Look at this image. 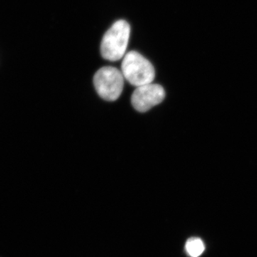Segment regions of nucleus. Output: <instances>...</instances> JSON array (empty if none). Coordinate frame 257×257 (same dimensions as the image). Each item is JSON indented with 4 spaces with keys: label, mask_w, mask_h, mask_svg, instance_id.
<instances>
[{
    "label": "nucleus",
    "mask_w": 257,
    "mask_h": 257,
    "mask_svg": "<svg viewBox=\"0 0 257 257\" xmlns=\"http://www.w3.org/2000/svg\"><path fill=\"white\" fill-rule=\"evenodd\" d=\"M130 25L125 20H118L113 24L103 37L101 54L106 60L118 61L125 55L130 40Z\"/></svg>",
    "instance_id": "nucleus-1"
},
{
    "label": "nucleus",
    "mask_w": 257,
    "mask_h": 257,
    "mask_svg": "<svg viewBox=\"0 0 257 257\" xmlns=\"http://www.w3.org/2000/svg\"><path fill=\"white\" fill-rule=\"evenodd\" d=\"M121 73L127 82L137 87L151 84L155 77V68L151 62L135 51L124 55Z\"/></svg>",
    "instance_id": "nucleus-2"
},
{
    "label": "nucleus",
    "mask_w": 257,
    "mask_h": 257,
    "mask_svg": "<svg viewBox=\"0 0 257 257\" xmlns=\"http://www.w3.org/2000/svg\"><path fill=\"white\" fill-rule=\"evenodd\" d=\"M96 92L104 100H116L124 88V76L119 69L113 67L99 69L94 77Z\"/></svg>",
    "instance_id": "nucleus-3"
},
{
    "label": "nucleus",
    "mask_w": 257,
    "mask_h": 257,
    "mask_svg": "<svg viewBox=\"0 0 257 257\" xmlns=\"http://www.w3.org/2000/svg\"><path fill=\"white\" fill-rule=\"evenodd\" d=\"M165 92L160 84H147L137 87L132 95V104L136 110L146 112L165 99Z\"/></svg>",
    "instance_id": "nucleus-4"
},
{
    "label": "nucleus",
    "mask_w": 257,
    "mask_h": 257,
    "mask_svg": "<svg viewBox=\"0 0 257 257\" xmlns=\"http://www.w3.org/2000/svg\"><path fill=\"white\" fill-rule=\"evenodd\" d=\"M186 250L190 256H199L204 251V243L199 238H191L186 243Z\"/></svg>",
    "instance_id": "nucleus-5"
}]
</instances>
